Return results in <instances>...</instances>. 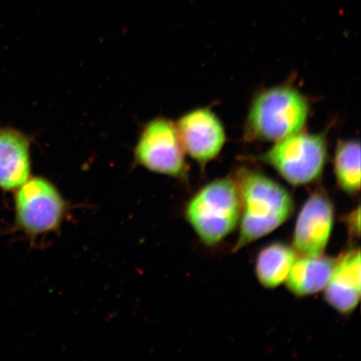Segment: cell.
I'll use <instances>...</instances> for the list:
<instances>
[{"label":"cell","instance_id":"10","mask_svg":"<svg viewBox=\"0 0 361 361\" xmlns=\"http://www.w3.org/2000/svg\"><path fill=\"white\" fill-rule=\"evenodd\" d=\"M30 142L19 130L0 129V188L15 190L30 178Z\"/></svg>","mask_w":361,"mask_h":361},{"label":"cell","instance_id":"4","mask_svg":"<svg viewBox=\"0 0 361 361\" xmlns=\"http://www.w3.org/2000/svg\"><path fill=\"white\" fill-rule=\"evenodd\" d=\"M326 135L302 130L262 153L260 161L273 169L292 186H305L322 178L328 161Z\"/></svg>","mask_w":361,"mask_h":361},{"label":"cell","instance_id":"2","mask_svg":"<svg viewBox=\"0 0 361 361\" xmlns=\"http://www.w3.org/2000/svg\"><path fill=\"white\" fill-rule=\"evenodd\" d=\"M310 114L308 97L293 85L261 90L248 108L245 137L247 142H277L304 130Z\"/></svg>","mask_w":361,"mask_h":361},{"label":"cell","instance_id":"8","mask_svg":"<svg viewBox=\"0 0 361 361\" xmlns=\"http://www.w3.org/2000/svg\"><path fill=\"white\" fill-rule=\"evenodd\" d=\"M335 224V207L328 194H311L297 216L292 247L298 255H324Z\"/></svg>","mask_w":361,"mask_h":361},{"label":"cell","instance_id":"11","mask_svg":"<svg viewBox=\"0 0 361 361\" xmlns=\"http://www.w3.org/2000/svg\"><path fill=\"white\" fill-rule=\"evenodd\" d=\"M337 258L323 255H298L286 279V287L293 295L303 298L316 295L324 290L334 269Z\"/></svg>","mask_w":361,"mask_h":361},{"label":"cell","instance_id":"12","mask_svg":"<svg viewBox=\"0 0 361 361\" xmlns=\"http://www.w3.org/2000/svg\"><path fill=\"white\" fill-rule=\"evenodd\" d=\"M298 254L292 246L273 243L257 256L255 274L262 286L276 288L286 283Z\"/></svg>","mask_w":361,"mask_h":361},{"label":"cell","instance_id":"1","mask_svg":"<svg viewBox=\"0 0 361 361\" xmlns=\"http://www.w3.org/2000/svg\"><path fill=\"white\" fill-rule=\"evenodd\" d=\"M241 213L233 252L269 235L291 218L293 197L286 188L258 170L242 168L235 178Z\"/></svg>","mask_w":361,"mask_h":361},{"label":"cell","instance_id":"5","mask_svg":"<svg viewBox=\"0 0 361 361\" xmlns=\"http://www.w3.org/2000/svg\"><path fill=\"white\" fill-rule=\"evenodd\" d=\"M15 213L17 227L35 237L60 228L66 213V204L60 192L49 180L29 178L17 188Z\"/></svg>","mask_w":361,"mask_h":361},{"label":"cell","instance_id":"14","mask_svg":"<svg viewBox=\"0 0 361 361\" xmlns=\"http://www.w3.org/2000/svg\"><path fill=\"white\" fill-rule=\"evenodd\" d=\"M347 228L349 229L350 235L353 237L360 236V207H357V209L351 212L348 216H347Z\"/></svg>","mask_w":361,"mask_h":361},{"label":"cell","instance_id":"7","mask_svg":"<svg viewBox=\"0 0 361 361\" xmlns=\"http://www.w3.org/2000/svg\"><path fill=\"white\" fill-rule=\"evenodd\" d=\"M176 128L185 153L202 169L220 155L227 142L223 121L209 107L188 111Z\"/></svg>","mask_w":361,"mask_h":361},{"label":"cell","instance_id":"9","mask_svg":"<svg viewBox=\"0 0 361 361\" xmlns=\"http://www.w3.org/2000/svg\"><path fill=\"white\" fill-rule=\"evenodd\" d=\"M360 248H352L338 257L331 279L324 288L326 303L343 315L357 308L361 295V259Z\"/></svg>","mask_w":361,"mask_h":361},{"label":"cell","instance_id":"13","mask_svg":"<svg viewBox=\"0 0 361 361\" xmlns=\"http://www.w3.org/2000/svg\"><path fill=\"white\" fill-rule=\"evenodd\" d=\"M334 173L338 188L348 195L360 190V144L358 140L338 141L334 156Z\"/></svg>","mask_w":361,"mask_h":361},{"label":"cell","instance_id":"6","mask_svg":"<svg viewBox=\"0 0 361 361\" xmlns=\"http://www.w3.org/2000/svg\"><path fill=\"white\" fill-rule=\"evenodd\" d=\"M185 155L176 124L162 117L146 125L135 150V161L144 168L178 178L187 175Z\"/></svg>","mask_w":361,"mask_h":361},{"label":"cell","instance_id":"3","mask_svg":"<svg viewBox=\"0 0 361 361\" xmlns=\"http://www.w3.org/2000/svg\"><path fill=\"white\" fill-rule=\"evenodd\" d=\"M241 203L235 179L211 180L189 200L184 214L194 233L206 246L223 242L239 224Z\"/></svg>","mask_w":361,"mask_h":361}]
</instances>
